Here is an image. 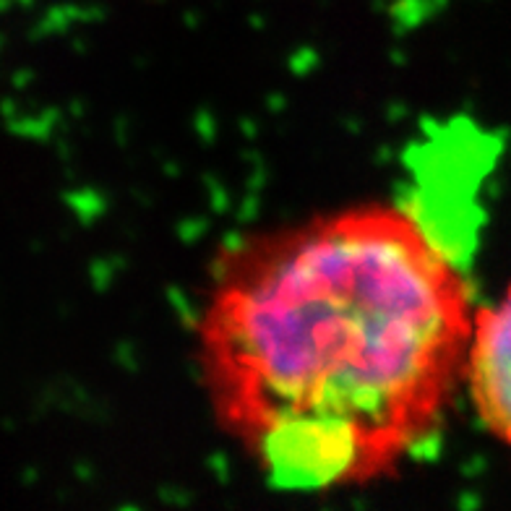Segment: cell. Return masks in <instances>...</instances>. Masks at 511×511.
Returning <instances> with one entry per match:
<instances>
[{"mask_svg":"<svg viewBox=\"0 0 511 511\" xmlns=\"http://www.w3.org/2000/svg\"><path fill=\"white\" fill-rule=\"evenodd\" d=\"M475 311L426 219L352 204L222 251L196 319L198 378L274 488L378 483L441 431Z\"/></svg>","mask_w":511,"mask_h":511,"instance_id":"obj_1","label":"cell"},{"mask_svg":"<svg viewBox=\"0 0 511 511\" xmlns=\"http://www.w3.org/2000/svg\"><path fill=\"white\" fill-rule=\"evenodd\" d=\"M464 389L485 431L511 454V285L475 311Z\"/></svg>","mask_w":511,"mask_h":511,"instance_id":"obj_2","label":"cell"},{"mask_svg":"<svg viewBox=\"0 0 511 511\" xmlns=\"http://www.w3.org/2000/svg\"><path fill=\"white\" fill-rule=\"evenodd\" d=\"M3 5H5V0H0V8H3Z\"/></svg>","mask_w":511,"mask_h":511,"instance_id":"obj_3","label":"cell"}]
</instances>
